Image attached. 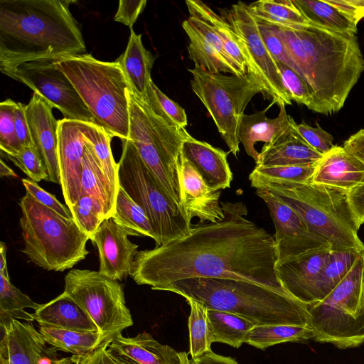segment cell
<instances>
[{
    "label": "cell",
    "mask_w": 364,
    "mask_h": 364,
    "mask_svg": "<svg viewBox=\"0 0 364 364\" xmlns=\"http://www.w3.org/2000/svg\"><path fill=\"white\" fill-rule=\"evenodd\" d=\"M182 26L189 38L187 50L189 58L194 62L195 66L213 73H223L236 75L247 73L210 45L188 18L182 23Z\"/></svg>",
    "instance_id": "cell-31"
},
{
    "label": "cell",
    "mask_w": 364,
    "mask_h": 364,
    "mask_svg": "<svg viewBox=\"0 0 364 364\" xmlns=\"http://www.w3.org/2000/svg\"><path fill=\"white\" fill-rule=\"evenodd\" d=\"M53 107L38 94L33 92L26 105V114L32 139L45 165L49 181L60 184L58 156V121Z\"/></svg>",
    "instance_id": "cell-19"
},
{
    "label": "cell",
    "mask_w": 364,
    "mask_h": 364,
    "mask_svg": "<svg viewBox=\"0 0 364 364\" xmlns=\"http://www.w3.org/2000/svg\"><path fill=\"white\" fill-rule=\"evenodd\" d=\"M22 183L26 191L29 193L38 203L65 218H73L68 206L62 204L55 196L43 189L36 182L30 178H23Z\"/></svg>",
    "instance_id": "cell-50"
},
{
    "label": "cell",
    "mask_w": 364,
    "mask_h": 364,
    "mask_svg": "<svg viewBox=\"0 0 364 364\" xmlns=\"http://www.w3.org/2000/svg\"><path fill=\"white\" fill-rule=\"evenodd\" d=\"M225 18L239 37L247 60V71L256 75L266 95L279 106L291 105V100L283 83L281 74L267 48L259 31L258 23L248 5L239 1L232 5Z\"/></svg>",
    "instance_id": "cell-14"
},
{
    "label": "cell",
    "mask_w": 364,
    "mask_h": 364,
    "mask_svg": "<svg viewBox=\"0 0 364 364\" xmlns=\"http://www.w3.org/2000/svg\"><path fill=\"white\" fill-rule=\"evenodd\" d=\"M26 108L24 104L16 102L14 109L16 132L22 148L35 146L27 121Z\"/></svg>",
    "instance_id": "cell-52"
},
{
    "label": "cell",
    "mask_w": 364,
    "mask_h": 364,
    "mask_svg": "<svg viewBox=\"0 0 364 364\" xmlns=\"http://www.w3.org/2000/svg\"><path fill=\"white\" fill-rule=\"evenodd\" d=\"M313 340L338 348L364 344V252L322 301L307 306Z\"/></svg>",
    "instance_id": "cell-10"
},
{
    "label": "cell",
    "mask_w": 364,
    "mask_h": 364,
    "mask_svg": "<svg viewBox=\"0 0 364 364\" xmlns=\"http://www.w3.org/2000/svg\"><path fill=\"white\" fill-rule=\"evenodd\" d=\"M58 59H41L23 63L6 75L38 94L64 118L95 124V119L77 91L60 70Z\"/></svg>",
    "instance_id": "cell-13"
},
{
    "label": "cell",
    "mask_w": 364,
    "mask_h": 364,
    "mask_svg": "<svg viewBox=\"0 0 364 364\" xmlns=\"http://www.w3.org/2000/svg\"><path fill=\"white\" fill-rule=\"evenodd\" d=\"M276 63L291 101L294 100L298 104L304 105L312 111L314 96L306 81L294 70L287 65L278 61H276Z\"/></svg>",
    "instance_id": "cell-46"
},
{
    "label": "cell",
    "mask_w": 364,
    "mask_h": 364,
    "mask_svg": "<svg viewBox=\"0 0 364 364\" xmlns=\"http://www.w3.org/2000/svg\"><path fill=\"white\" fill-rule=\"evenodd\" d=\"M346 193L350 210L360 228L364 224V181Z\"/></svg>",
    "instance_id": "cell-53"
},
{
    "label": "cell",
    "mask_w": 364,
    "mask_h": 364,
    "mask_svg": "<svg viewBox=\"0 0 364 364\" xmlns=\"http://www.w3.org/2000/svg\"><path fill=\"white\" fill-rule=\"evenodd\" d=\"M0 176H14L16 177V173L7 166L2 159L0 161Z\"/></svg>",
    "instance_id": "cell-61"
},
{
    "label": "cell",
    "mask_w": 364,
    "mask_h": 364,
    "mask_svg": "<svg viewBox=\"0 0 364 364\" xmlns=\"http://www.w3.org/2000/svg\"><path fill=\"white\" fill-rule=\"evenodd\" d=\"M196 300L208 309L232 313L256 325L309 326L307 305L294 297L242 280L195 277L159 289Z\"/></svg>",
    "instance_id": "cell-4"
},
{
    "label": "cell",
    "mask_w": 364,
    "mask_h": 364,
    "mask_svg": "<svg viewBox=\"0 0 364 364\" xmlns=\"http://www.w3.org/2000/svg\"><path fill=\"white\" fill-rule=\"evenodd\" d=\"M73 1L1 0L0 70L20 65L86 53L79 26L69 6Z\"/></svg>",
    "instance_id": "cell-3"
},
{
    "label": "cell",
    "mask_w": 364,
    "mask_h": 364,
    "mask_svg": "<svg viewBox=\"0 0 364 364\" xmlns=\"http://www.w3.org/2000/svg\"><path fill=\"white\" fill-rule=\"evenodd\" d=\"M129 235L131 233L112 217L102 222L92 242L98 249L101 274L117 281L130 276L139 246L129 240Z\"/></svg>",
    "instance_id": "cell-17"
},
{
    "label": "cell",
    "mask_w": 364,
    "mask_h": 364,
    "mask_svg": "<svg viewBox=\"0 0 364 364\" xmlns=\"http://www.w3.org/2000/svg\"><path fill=\"white\" fill-rule=\"evenodd\" d=\"M70 211L77 225L93 242L99 226L105 219L100 201L91 195L82 193Z\"/></svg>",
    "instance_id": "cell-43"
},
{
    "label": "cell",
    "mask_w": 364,
    "mask_h": 364,
    "mask_svg": "<svg viewBox=\"0 0 364 364\" xmlns=\"http://www.w3.org/2000/svg\"><path fill=\"white\" fill-rule=\"evenodd\" d=\"M41 305L22 293L11 284L10 279L0 275V323L11 319L32 322L35 321L33 314L28 313L24 309L36 310Z\"/></svg>",
    "instance_id": "cell-38"
},
{
    "label": "cell",
    "mask_w": 364,
    "mask_h": 364,
    "mask_svg": "<svg viewBox=\"0 0 364 364\" xmlns=\"http://www.w3.org/2000/svg\"><path fill=\"white\" fill-rule=\"evenodd\" d=\"M38 331L47 344L73 355H86L104 342L100 331H82L50 326H40Z\"/></svg>",
    "instance_id": "cell-32"
},
{
    "label": "cell",
    "mask_w": 364,
    "mask_h": 364,
    "mask_svg": "<svg viewBox=\"0 0 364 364\" xmlns=\"http://www.w3.org/2000/svg\"><path fill=\"white\" fill-rule=\"evenodd\" d=\"M296 127L301 137L323 155L334 146L333 136L317 123L316 127H312L302 121L300 124H296Z\"/></svg>",
    "instance_id": "cell-49"
},
{
    "label": "cell",
    "mask_w": 364,
    "mask_h": 364,
    "mask_svg": "<svg viewBox=\"0 0 364 364\" xmlns=\"http://www.w3.org/2000/svg\"><path fill=\"white\" fill-rule=\"evenodd\" d=\"M116 61L121 65L132 92L139 99H144L151 80L155 57L144 46L141 34L130 28L127 48Z\"/></svg>",
    "instance_id": "cell-28"
},
{
    "label": "cell",
    "mask_w": 364,
    "mask_h": 364,
    "mask_svg": "<svg viewBox=\"0 0 364 364\" xmlns=\"http://www.w3.org/2000/svg\"><path fill=\"white\" fill-rule=\"evenodd\" d=\"M193 360L196 364H238L235 359L228 356L216 354L213 351Z\"/></svg>",
    "instance_id": "cell-58"
},
{
    "label": "cell",
    "mask_w": 364,
    "mask_h": 364,
    "mask_svg": "<svg viewBox=\"0 0 364 364\" xmlns=\"http://www.w3.org/2000/svg\"><path fill=\"white\" fill-rule=\"evenodd\" d=\"M256 19L261 37L274 59L296 71L294 64L279 36L277 26L275 24Z\"/></svg>",
    "instance_id": "cell-48"
},
{
    "label": "cell",
    "mask_w": 364,
    "mask_h": 364,
    "mask_svg": "<svg viewBox=\"0 0 364 364\" xmlns=\"http://www.w3.org/2000/svg\"><path fill=\"white\" fill-rule=\"evenodd\" d=\"M22 252L48 271L63 272L85 259L89 237L73 218H65L38 203L29 193L21 198Z\"/></svg>",
    "instance_id": "cell-7"
},
{
    "label": "cell",
    "mask_w": 364,
    "mask_h": 364,
    "mask_svg": "<svg viewBox=\"0 0 364 364\" xmlns=\"http://www.w3.org/2000/svg\"><path fill=\"white\" fill-rule=\"evenodd\" d=\"M191 307L188 317L189 354L196 359L211 350V334L208 316V308L201 303L186 299Z\"/></svg>",
    "instance_id": "cell-39"
},
{
    "label": "cell",
    "mask_w": 364,
    "mask_h": 364,
    "mask_svg": "<svg viewBox=\"0 0 364 364\" xmlns=\"http://www.w3.org/2000/svg\"><path fill=\"white\" fill-rule=\"evenodd\" d=\"M107 348L137 364H184L183 352L161 344L146 331L134 337L119 334L109 341Z\"/></svg>",
    "instance_id": "cell-25"
},
{
    "label": "cell",
    "mask_w": 364,
    "mask_h": 364,
    "mask_svg": "<svg viewBox=\"0 0 364 364\" xmlns=\"http://www.w3.org/2000/svg\"><path fill=\"white\" fill-rule=\"evenodd\" d=\"M16 105L11 99L0 103V148L6 155H16L22 149L15 127Z\"/></svg>",
    "instance_id": "cell-45"
},
{
    "label": "cell",
    "mask_w": 364,
    "mask_h": 364,
    "mask_svg": "<svg viewBox=\"0 0 364 364\" xmlns=\"http://www.w3.org/2000/svg\"><path fill=\"white\" fill-rule=\"evenodd\" d=\"M331 250L277 262L275 271L287 293L306 305L319 301L317 280Z\"/></svg>",
    "instance_id": "cell-20"
},
{
    "label": "cell",
    "mask_w": 364,
    "mask_h": 364,
    "mask_svg": "<svg viewBox=\"0 0 364 364\" xmlns=\"http://www.w3.org/2000/svg\"><path fill=\"white\" fill-rule=\"evenodd\" d=\"M327 1L357 23L364 18V0Z\"/></svg>",
    "instance_id": "cell-54"
},
{
    "label": "cell",
    "mask_w": 364,
    "mask_h": 364,
    "mask_svg": "<svg viewBox=\"0 0 364 364\" xmlns=\"http://www.w3.org/2000/svg\"><path fill=\"white\" fill-rule=\"evenodd\" d=\"M276 26L296 72L312 92V111L324 115L339 112L364 71L356 34L309 21L296 27Z\"/></svg>",
    "instance_id": "cell-2"
},
{
    "label": "cell",
    "mask_w": 364,
    "mask_h": 364,
    "mask_svg": "<svg viewBox=\"0 0 364 364\" xmlns=\"http://www.w3.org/2000/svg\"><path fill=\"white\" fill-rule=\"evenodd\" d=\"M58 64L92 114L95 124L112 136L128 139L130 87L119 63L85 53L62 58Z\"/></svg>",
    "instance_id": "cell-6"
},
{
    "label": "cell",
    "mask_w": 364,
    "mask_h": 364,
    "mask_svg": "<svg viewBox=\"0 0 364 364\" xmlns=\"http://www.w3.org/2000/svg\"><path fill=\"white\" fill-rule=\"evenodd\" d=\"M364 181V164L343 146L334 145L316 163L309 183L346 192Z\"/></svg>",
    "instance_id": "cell-22"
},
{
    "label": "cell",
    "mask_w": 364,
    "mask_h": 364,
    "mask_svg": "<svg viewBox=\"0 0 364 364\" xmlns=\"http://www.w3.org/2000/svg\"><path fill=\"white\" fill-rule=\"evenodd\" d=\"M256 194L267 205L272 219L278 261L331 250L329 243L309 230L304 221L291 207L264 189Z\"/></svg>",
    "instance_id": "cell-15"
},
{
    "label": "cell",
    "mask_w": 364,
    "mask_h": 364,
    "mask_svg": "<svg viewBox=\"0 0 364 364\" xmlns=\"http://www.w3.org/2000/svg\"><path fill=\"white\" fill-rule=\"evenodd\" d=\"M109 341L103 342L93 352L83 356L75 355V364H117L109 353Z\"/></svg>",
    "instance_id": "cell-55"
},
{
    "label": "cell",
    "mask_w": 364,
    "mask_h": 364,
    "mask_svg": "<svg viewBox=\"0 0 364 364\" xmlns=\"http://www.w3.org/2000/svg\"><path fill=\"white\" fill-rule=\"evenodd\" d=\"M55 347H46L39 356L36 364H75V355L60 357Z\"/></svg>",
    "instance_id": "cell-57"
},
{
    "label": "cell",
    "mask_w": 364,
    "mask_h": 364,
    "mask_svg": "<svg viewBox=\"0 0 364 364\" xmlns=\"http://www.w3.org/2000/svg\"><path fill=\"white\" fill-rule=\"evenodd\" d=\"M0 326V364H36L47 343L32 323L11 319Z\"/></svg>",
    "instance_id": "cell-21"
},
{
    "label": "cell",
    "mask_w": 364,
    "mask_h": 364,
    "mask_svg": "<svg viewBox=\"0 0 364 364\" xmlns=\"http://www.w3.org/2000/svg\"><path fill=\"white\" fill-rule=\"evenodd\" d=\"M178 173L181 191L182 206L189 220L216 223L224 218L220 202V191L210 188L193 165L181 152Z\"/></svg>",
    "instance_id": "cell-18"
},
{
    "label": "cell",
    "mask_w": 364,
    "mask_h": 364,
    "mask_svg": "<svg viewBox=\"0 0 364 364\" xmlns=\"http://www.w3.org/2000/svg\"><path fill=\"white\" fill-rule=\"evenodd\" d=\"M213 343H223L240 348L255 323L241 316L218 310L208 309Z\"/></svg>",
    "instance_id": "cell-35"
},
{
    "label": "cell",
    "mask_w": 364,
    "mask_h": 364,
    "mask_svg": "<svg viewBox=\"0 0 364 364\" xmlns=\"http://www.w3.org/2000/svg\"><path fill=\"white\" fill-rule=\"evenodd\" d=\"M40 326L82 331H99L81 306L64 291L33 314Z\"/></svg>",
    "instance_id": "cell-27"
},
{
    "label": "cell",
    "mask_w": 364,
    "mask_h": 364,
    "mask_svg": "<svg viewBox=\"0 0 364 364\" xmlns=\"http://www.w3.org/2000/svg\"><path fill=\"white\" fill-rule=\"evenodd\" d=\"M151 108L169 124L181 128L188 125L185 109L171 100L151 80L144 99Z\"/></svg>",
    "instance_id": "cell-44"
},
{
    "label": "cell",
    "mask_w": 364,
    "mask_h": 364,
    "mask_svg": "<svg viewBox=\"0 0 364 364\" xmlns=\"http://www.w3.org/2000/svg\"><path fill=\"white\" fill-rule=\"evenodd\" d=\"M0 275L9 279L6 262V247L3 242H0Z\"/></svg>",
    "instance_id": "cell-60"
},
{
    "label": "cell",
    "mask_w": 364,
    "mask_h": 364,
    "mask_svg": "<svg viewBox=\"0 0 364 364\" xmlns=\"http://www.w3.org/2000/svg\"><path fill=\"white\" fill-rule=\"evenodd\" d=\"M117 173L119 187L147 216L156 246L190 232L193 225L185 210L166 192L129 139L122 140Z\"/></svg>",
    "instance_id": "cell-9"
},
{
    "label": "cell",
    "mask_w": 364,
    "mask_h": 364,
    "mask_svg": "<svg viewBox=\"0 0 364 364\" xmlns=\"http://www.w3.org/2000/svg\"><path fill=\"white\" fill-rule=\"evenodd\" d=\"M343 147L364 164V129L352 134L343 142Z\"/></svg>",
    "instance_id": "cell-56"
},
{
    "label": "cell",
    "mask_w": 364,
    "mask_h": 364,
    "mask_svg": "<svg viewBox=\"0 0 364 364\" xmlns=\"http://www.w3.org/2000/svg\"><path fill=\"white\" fill-rule=\"evenodd\" d=\"M316 163L289 166H255L250 173L249 179L251 186L255 188L259 185L267 182L307 183L314 171Z\"/></svg>",
    "instance_id": "cell-42"
},
{
    "label": "cell",
    "mask_w": 364,
    "mask_h": 364,
    "mask_svg": "<svg viewBox=\"0 0 364 364\" xmlns=\"http://www.w3.org/2000/svg\"><path fill=\"white\" fill-rule=\"evenodd\" d=\"M129 101V139L166 192L183 208L178 160L183 142L191 135L186 128L164 120L131 89Z\"/></svg>",
    "instance_id": "cell-8"
},
{
    "label": "cell",
    "mask_w": 364,
    "mask_h": 364,
    "mask_svg": "<svg viewBox=\"0 0 364 364\" xmlns=\"http://www.w3.org/2000/svg\"><path fill=\"white\" fill-rule=\"evenodd\" d=\"M82 193L97 198L102 205L105 218L112 217L117 193L103 172L91 144L86 139L82 160L81 194Z\"/></svg>",
    "instance_id": "cell-29"
},
{
    "label": "cell",
    "mask_w": 364,
    "mask_h": 364,
    "mask_svg": "<svg viewBox=\"0 0 364 364\" xmlns=\"http://www.w3.org/2000/svg\"><path fill=\"white\" fill-rule=\"evenodd\" d=\"M265 110L252 114H244L239 128L240 142L246 153L257 161L259 152L255 144L263 141L270 144L282 134L291 124L294 119L287 113L285 106H279V112L275 118H268Z\"/></svg>",
    "instance_id": "cell-26"
},
{
    "label": "cell",
    "mask_w": 364,
    "mask_h": 364,
    "mask_svg": "<svg viewBox=\"0 0 364 364\" xmlns=\"http://www.w3.org/2000/svg\"><path fill=\"white\" fill-rule=\"evenodd\" d=\"M247 5L256 18L272 24L296 27L308 22L292 0H259Z\"/></svg>",
    "instance_id": "cell-36"
},
{
    "label": "cell",
    "mask_w": 364,
    "mask_h": 364,
    "mask_svg": "<svg viewBox=\"0 0 364 364\" xmlns=\"http://www.w3.org/2000/svg\"><path fill=\"white\" fill-rule=\"evenodd\" d=\"M109 353L117 364H137L128 358L117 355L109 351ZM183 356L184 364H196L192 358H189L188 355L186 352H183Z\"/></svg>",
    "instance_id": "cell-59"
},
{
    "label": "cell",
    "mask_w": 364,
    "mask_h": 364,
    "mask_svg": "<svg viewBox=\"0 0 364 364\" xmlns=\"http://www.w3.org/2000/svg\"><path fill=\"white\" fill-rule=\"evenodd\" d=\"M82 132L85 139L91 144L103 172L117 193L119 187L117 163L115 162L111 150V140L113 136L102 127L93 123L84 122Z\"/></svg>",
    "instance_id": "cell-41"
},
{
    "label": "cell",
    "mask_w": 364,
    "mask_h": 364,
    "mask_svg": "<svg viewBox=\"0 0 364 364\" xmlns=\"http://www.w3.org/2000/svg\"><path fill=\"white\" fill-rule=\"evenodd\" d=\"M309 326L291 324L256 325L247 333L245 343L261 350L287 342L313 340Z\"/></svg>",
    "instance_id": "cell-33"
},
{
    "label": "cell",
    "mask_w": 364,
    "mask_h": 364,
    "mask_svg": "<svg viewBox=\"0 0 364 364\" xmlns=\"http://www.w3.org/2000/svg\"><path fill=\"white\" fill-rule=\"evenodd\" d=\"M188 71L192 75L193 92L206 107L230 152L237 157L242 118L253 97L258 93L266 94L262 82L249 72L243 75H227L210 73L197 66Z\"/></svg>",
    "instance_id": "cell-11"
},
{
    "label": "cell",
    "mask_w": 364,
    "mask_h": 364,
    "mask_svg": "<svg viewBox=\"0 0 364 364\" xmlns=\"http://www.w3.org/2000/svg\"><path fill=\"white\" fill-rule=\"evenodd\" d=\"M294 120L277 139L265 144L259 152L256 166L309 164L318 162L323 154L311 147L299 134Z\"/></svg>",
    "instance_id": "cell-24"
},
{
    "label": "cell",
    "mask_w": 364,
    "mask_h": 364,
    "mask_svg": "<svg viewBox=\"0 0 364 364\" xmlns=\"http://www.w3.org/2000/svg\"><path fill=\"white\" fill-rule=\"evenodd\" d=\"M264 189L288 205L311 232L326 240L331 250L364 252L358 226L344 191L311 183L267 182Z\"/></svg>",
    "instance_id": "cell-5"
},
{
    "label": "cell",
    "mask_w": 364,
    "mask_h": 364,
    "mask_svg": "<svg viewBox=\"0 0 364 364\" xmlns=\"http://www.w3.org/2000/svg\"><path fill=\"white\" fill-rule=\"evenodd\" d=\"M112 218L132 236L149 237L155 241L156 236L145 213L121 187L118 189Z\"/></svg>",
    "instance_id": "cell-37"
},
{
    "label": "cell",
    "mask_w": 364,
    "mask_h": 364,
    "mask_svg": "<svg viewBox=\"0 0 364 364\" xmlns=\"http://www.w3.org/2000/svg\"><path fill=\"white\" fill-rule=\"evenodd\" d=\"M146 4V0H120L114 20L132 28L139 16L145 9Z\"/></svg>",
    "instance_id": "cell-51"
},
{
    "label": "cell",
    "mask_w": 364,
    "mask_h": 364,
    "mask_svg": "<svg viewBox=\"0 0 364 364\" xmlns=\"http://www.w3.org/2000/svg\"><path fill=\"white\" fill-rule=\"evenodd\" d=\"M181 152L210 188L221 191L230 186L232 173L227 159L228 152L191 136L183 142Z\"/></svg>",
    "instance_id": "cell-23"
},
{
    "label": "cell",
    "mask_w": 364,
    "mask_h": 364,
    "mask_svg": "<svg viewBox=\"0 0 364 364\" xmlns=\"http://www.w3.org/2000/svg\"><path fill=\"white\" fill-rule=\"evenodd\" d=\"M310 23L338 32L357 33V25L327 0H292Z\"/></svg>",
    "instance_id": "cell-34"
},
{
    "label": "cell",
    "mask_w": 364,
    "mask_h": 364,
    "mask_svg": "<svg viewBox=\"0 0 364 364\" xmlns=\"http://www.w3.org/2000/svg\"><path fill=\"white\" fill-rule=\"evenodd\" d=\"M220 204L222 220L199 222L185 236L138 251L130 274L134 281L159 290L188 278L230 279L289 295L276 274L274 236L246 218L242 202Z\"/></svg>",
    "instance_id": "cell-1"
},
{
    "label": "cell",
    "mask_w": 364,
    "mask_h": 364,
    "mask_svg": "<svg viewBox=\"0 0 364 364\" xmlns=\"http://www.w3.org/2000/svg\"><path fill=\"white\" fill-rule=\"evenodd\" d=\"M189 16L196 17L207 23L221 41L230 58L243 72L247 73L245 51L232 25L225 18L216 14L208 5L198 0H186Z\"/></svg>",
    "instance_id": "cell-30"
},
{
    "label": "cell",
    "mask_w": 364,
    "mask_h": 364,
    "mask_svg": "<svg viewBox=\"0 0 364 364\" xmlns=\"http://www.w3.org/2000/svg\"><path fill=\"white\" fill-rule=\"evenodd\" d=\"M6 156L32 181H49L45 165L35 146L23 147L17 154Z\"/></svg>",
    "instance_id": "cell-47"
},
{
    "label": "cell",
    "mask_w": 364,
    "mask_h": 364,
    "mask_svg": "<svg viewBox=\"0 0 364 364\" xmlns=\"http://www.w3.org/2000/svg\"><path fill=\"white\" fill-rule=\"evenodd\" d=\"M360 254L331 250L317 280L319 301L326 298L346 276Z\"/></svg>",
    "instance_id": "cell-40"
},
{
    "label": "cell",
    "mask_w": 364,
    "mask_h": 364,
    "mask_svg": "<svg viewBox=\"0 0 364 364\" xmlns=\"http://www.w3.org/2000/svg\"><path fill=\"white\" fill-rule=\"evenodd\" d=\"M83 126L82 122L65 118L58 120L60 185L70 210L81 194L82 160L85 143Z\"/></svg>",
    "instance_id": "cell-16"
},
{
    "label": "cell",
    "mask_w": 364,
    "mask_h": 364,
    "mask_svg": "<svg viewBox=\"0 0 364 364\" xmlns=\"http://www.w3.org/2000/svg\"><path fill=\"white\" fill-rule=\"evenodd\" d=\"M64 292L87 313L104 342L133 325L122 285L99 271L75 269L65 276Z\"/></svg>",
    "instance_id": "cell-12"
}]
</instances>
